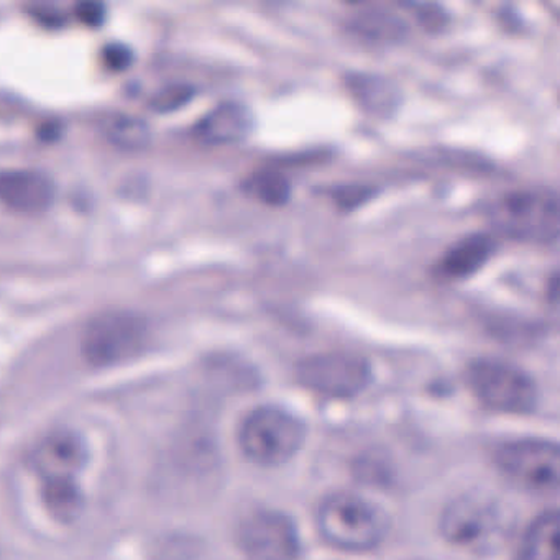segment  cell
<instances>
[{
    "mask_svg": "<svg viewBox=\"0 0 560 560\" xmlns=\"http://www.w3.org/2000/svg\"><path fill=\"white\" fill-rule=\"evenodd\" d=\"M501 234L533 244H550L559 235V201L544 189H521L501 196L490 209Z\"/></svg>",
    "mask_w": 560,
    "mask_h": 560,
    "instance_id": "6da1fadb",
    "label": "cell"
},
{
    "mask_svg": "<svg viewBox=\"0 0 560 560\" xmlns=\"http://www.w3.org/2000/svg\"><path fill=\"white\" fill-rule=\"evenodd\" d=\"M319 527L327 542L339 549L369 550L386 533L378 508L353 494H334L320 506Z\"/></svg>",
    "mask_w": 560,
    "mask_h": 560,
    "instance_id": "7a4b0ae2",
    "label": "cell"
},
{
    "mask_svg": "<svg viewBox=\"0 0 560 560\" xmlns=\"http://www.w3.org/2000/svg\"><path fill=\"white\" fill-rule=\"evenodd\" d=\"M304 425L283 409L260 408L245 419L241 444L255 464L277 467L290 460L304 442Z\"/></svg>",
    "mask_w": 560,
    "mask_h": 560,
    "instance_id": "3957f363",
    "label": "cell"
},
{
    "mask_svg": "<svg viewBox=\"0 0 560 560\" xmlns=\"http://www.w3.org/2000/svg\"><path fill=\"white\" fill-rule=\"evenodd\" d=\"M147 337L149 327L143 317L126 311L101 314L84 330V357L93 365H116L142 352Z\"/></svg>",
    "mask_w": 560,
    "mask_h": 560,
    "instance_id": "277c9868",
    "label": "cell"
},
{
    "mask_svg": "<svg viewBox=\"0 0 560 560\" xmlns=\"http://www.w3.org/2000/svg\"><path fill=\"white\" fill-rule=\"evenodd\" d=\"M467 380L477 398L494 411L521 415L536 405L533 380L511 363L478 360L468 369Z\"/></svg>",
    "mask_w": 560,
    "mask_h": 560,
    "instance_id": "5b68a950",
    "label": "cell"
},
{
    "mask_svg": "<svg viewBox=\"0 0 560 560\" xmlns=\"http://www.w3.org/2000/svg\"><path fill=\"white\" fill-rule=\"evenodd\" d=\"M497 462L510 480L526 490L550 491L559 485V447L552 442H511L498 451Z\"/></svg>",
    "mask_w": 560,
    "mask_h": 560,
    "instance_id": "8992f818",
    "label": "cell"
},
{
    "mask_svg": "<svg viewBox=\"0 0 560 560\" xmlns=\"http://www.w3.org/2000/svg\"><path fill=\"white\" fill-rule=\"evenodd\" d=\"M298 378L306 388L332 398H350L363 392L372 378L369 363L349 353H323L298 365Z\"/></svg>",
    "mask_w": 560,
    "mask_h": 560,
    "instance_id": "52a82bcc",
    "label": "cell"
},
{
    "mask_svg": "<svg viewBox=\"0 0 560 560\" xmlns=\"http://www.w3.org/2000/svg\"><path fill=\"white\" fill-rule=\"evenodd\" d=\"M241 544L248 560H294L300 547L296 527L278 513L248 517L241 529Z\"/></svg>",
    "mask_w": 560,
    "mask_h": 560,
    "instance_id": "ba28073f",
    "label": "cell"
},
{
    "mask_svg": "<svg viewBox=\"0 0 560 560\" xmlns=\"http://www.w3.org/2000/svg\"><path fill=\"white\" fill-rule=\"evenodd\" d=\"M500 527L494 506L474 498L455 501L442 517V533L455 546L475 549L491 546L500 534Z\"/></svg>",
    "mask_w": 560,
    "mask_h": 560,
    "instance_id": "9c48e42d",
    "label": "cell"
},
{
    "mask_svg": "<svg viewBox=\"0 0 560 560\" xmlns=\"http://www.w3.org/2000/svg\"><path fill=\"white\" fill-rule=\"evenodd\" d=\"M86 457V445L80 435L60 431L38 444L32 460L45 481L74 480L84 467Z\"/></svg>",
    "mask_w": 560,
    "mask_h": 560,
    "instance_id": "30bf717a",
    "label": "cell"
},
{
    "mask_svg": "<svg viewBox=\"0 0 560 560\" xmlns=\"http://www.w3.org/2000/svg\"><path fill=\"white\" fill-rule=\"evenodd\" d=\"M54 182L32 168L0 170V202L22 212L42 211L54 201Z\"/></svg>",
    "mask_w": 560,
    "mask_h": 560,
    "instance_id": "8fae6325",
    "label": "cell"
},
{
    "mask_svg": "<svg viewBox=\"0 0 560 560\" xmlns=\"http://www.w3.org/2000/svg\"><path fill=\"white\" fill-rule=\"evenodd\" d=\"M254 129V117L241 104H221L206 114L195 127V136L211 145L241 142Z\"/></svg>",
    "mask_w": 560,
    "mask_h": 560,
    "instance_id": "7c38bea8",
    "label": "cell"
},
{
    "mask_svg": "<svg viewBox=\"0 0 560 560\" xmlns=\"http://www.w3.org/2000/svg\"><path fill=\"white\" fill-rule=\"evenodd\" d=\"M497 242L487 234H474L452 245L438 265L441 277L460 280L481 270L494 254Z\"/></svg>",
    "mask_w": 560,
    "mask_h": 560,
    "instance_id": "4fadbf2b",
    "label": "cell"
},
{
    "mask_svg": "<svg viewBox=\"0 0 560 560\" xmlns=\"http://www.w3.org/2000/svg\"><path fill=\"white\" fill-rule=\"evenodd\" d=\"M347 86L362 107L375 116H392L401 103L399 91L386 78L366 73L350 74Z\"/></svg>",
    "mask_w": 560,
    "mask_h": 560,
    "instance_id": "5bb4252c",
    "label": "cell"
},
{
    "mask_svg": "<svg viewBox=\"0 0 560 560\" xmlns=\"http://www.w3.org/2000/svg\"><path fill=\"white\" fill-rule=\"evenodd\" d=\"M349 27L362 40L378 45L398 44L408 34V27L401 19L380 8L357 12Z\"/></svg>",
    "mask_w": 560,
    "mask_h": 560,
    "instance_id": "9a60e30c",
    "label": "cell"
},
{
    "mask_svg": "<svg viewBox=\"0 0 560 560\" xmlns=\"http://www.w3.org/2000/svg\"><path fill=\"white\" fill-rule=\"evenodd\" d=\"M520 560H559V514L549 511L537 517L520 549Z\"/></svg>",
    "mask_w": 560,
    "mask_h": 560,
    "instance_id": "2e32d148",
    "label": "cell"
},
{
    "mask_svg": "<svg viewBox=\"0 0 560 560\" xmlns=\"http://www.w3.org/2000/svg\"><path fill=\"white\" fill-rule=\"evenodd\" d=\"M103 130L110 142L124 149H139L150 139L149 124L130 114H114L107 117Z\"/></svg>",
    "mask_w": 560,
    "mask_h": 560,
    "instance_id": "e0dca14e",
    "label": "cell"
},
{
    "mask_svg": "<svg viewBox=\"0 0 560 560\" xmlns=\"http://www.w3.org/2000/svg\"><path fill=\"white\" fill-rule=\"evenodd\" d=\"M44 500L51 516L73 521L81 511V493L74 480L45 481Z\"/></svg>",
    "mask_w": 560,
    "mask_h": 560,
    "instance_id": "ac0fdd59",
    "label": "cell"
},
{
    "mask_svg": "<svg viewBox=\"0 0 560 560\" xmlns=\"http://www.w3.org/2000/svg\"><path fill=\"white\" fill-rule=\"evenodd\" d=\"M245 189L258 201L273 208L287 205L291 196L290 182L278 172L255 173L245 182Z\"/></svg>",
    "mask_w": 560,
    "mask_h": 560,
    "instance_id": "d6986e66",
    "label": "cell"
},
{
    "mask_svg": "<svg viewBox=\"0 0 560 560\" xmlns=\"http://www.w3.org/2000/svg\"><path fill=\"white\" fill-rule=\"evenodd\" d=\"M192 90L185 84H175V86L165 88L160 91L152 100V107L156 110H172L183 106L191 100Z\"/></svg>",
    "mask_w": 560,
    "mask_h": 560,
    "instance_id": "ffe728a7",
    "label": "cell"
},
{
    "mask_svg": "<svg viewBox=\"0 0 560 560\" xmlns=\"http://www.w3.org/2000/svg\"><path fill=\"white\" fill-rule=\"evenodd\" d=\"M406 8L415 11L422 27L429 32H441L447 25V12L438 4H405Z\"/></svg>",
    "mask_w": 560,
    "mask_h": 560,
    "instance_id": "44dd1931",
    "label": "cell"
},
{
    "mask_svg": "<svg viewBox=\"0 0 560 560\" xmlns=\"http://www.w3.org/2000/svg\"><path fill=\"white\" fill-rule=\"evenodd\" d=\"M376 189L370 186L350 185L334 189L332 198L342 209H353L362 206L366 199L375 195Z\"/></svg>",
    "mask_w": 560,
    "mask_h": 560,
    "instance_id": "7402d4cb",
    "label": "cell"
},
{
    "mask_svg": "<svg viewBox=\"0 0 560 560\" xmlns=\"http://www.w3.org/2000/svg\"><path fill=\"white\" fill-rule=\"evenodd\" d=\"M78 14L90 24H97L103 19V8L100 4H83L78 8Z\"/></svg>",
    "mask_w": 560,
    "mask_h": 560,
    "instance_id": "603a6c76",
    "label": "cell"
},
{
    "mask_svg": "<svg viewBox=\"0 0 560 560\" xmlns=\"http://www.w3.org/2000/svg\"><path fill=\"white\" fill-rule=\"evenodd\" d=\"M106 58L113 67L122 68L129 63L130 55L129 51L124 50L122 47H113L106 50Z\"/></svg>",
    "mask_w": 560,
    "mask_h": 560,
    "instance_id": "cb8c5ba5",
    "label": "cell"
}]
</instances>
